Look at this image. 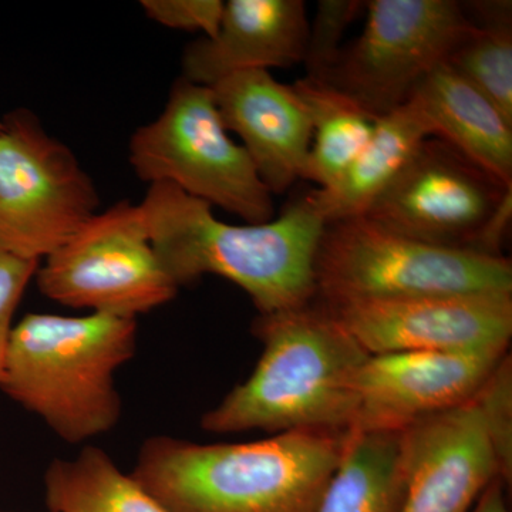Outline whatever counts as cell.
Instances as JSON below:
<instances>
[{
  "mask_svg": "<svg viewBox=\"0 0 512 512\" xmlns=\"http://www.w3.org/2000/svg\"><path fill=\"white\" fill-rule=\"evenodd\" d=\"M151 245L181 288L218 275L247 292L259 315L302 308L318 298L315 262L326 224L311 191L278 218L231 225L211 205L170 184H153L141 202Z\"/></svg>",
  "mask_w": 512,
  "mask_h": 512,
  "instance_id": "6da1fadb",
  "label": "cell"
},
{
  "mask_svg": "<svg viewBox=\"0 0 512 512\" xmlns=\"http://www.w3.org/2000/svg\"><path fill=\"white\" fill-rule=\"evenodd\" d=\"M346 433L295 430L218 444L151 437L131 477L168 512H316Z\"/></svg>",
  "mask_w": 512,
  "mask_h": 512,
  "instance_id": "7a4b0ae2",
  "label": "cell"
},
{
  "mask_svg": "<svg viewBox=\"0 0 512 512\" xmlns=\"http://www.w3.org/2000/svg\"><path fill=\"white\" fill-rule=\"evenodd\" d=\"M264 350L252 375L202 416L208 433L352 429L357 370L369 356L332 311L315 301L252 325Z\"/></svg>",
  "mask_w": 512,
  "mask_h": 512,
  "instance_id": "3957f363",
  "label": "cell"
},
{
  "mask_svg": "<svg viewBox=\"0 0 512 512\" xmlns=\"http://www.w3.org/2000/svg\"><path fill=\"white\" fill-rule=\"evenodd\" d=\"M136 348V319L29 313L10 333L0 389L63 441L84 443L119 423L114 372Z\"/></svg>",
  "mask_w": 512,
  "mask_h": 512,
  "instance_id": "277c9868",
  "label": "cell"
},
{
  "mask_svg": "<svg viewBox=\"0 0 512 512\" xmlns=\"http://www.w3.org/2000/svg\"><path fill=\"white\" fill-rule=\"evenodd\" d=\"M318 299L326 305L359 301L512 293L507 256L436 247L367 220L329 222L315 262Z\"/></svg>",
  "mask_w": 512,
  "mask_h": 512,
  "instance_id": "5b68a950",
  "label": "cell"
},
{
  "mask_svg": "<svg viewBox=\"0 0 512 512\" xmlns=\"http://www.w3.org/2000/svg\"><path fill=\"white\" fill-rule=\"evenodd\" d=\"M128 160L141 181L173 185L245 224L274 218V195L229 137L211 87L178 79L163 113L131 137Z\"/></svg>",
  "mask_w": 512,
  "mask_h": 512,
  "instance_id": "8992f818",
  "label": "cell"
},
{
  "mask_svg": "<svg viewBox=\"0 0 512 512\" xmlns=\"http://www.w3.org/2000/svg\"><path fill=\"white\" fill-rule=\"evenodd\" d=\"M0 126V248L40 262L99 212L92 177L28 109Z\"/></svg>",
  "mask_w": 512,
  "mask_h": 512,
  "instance_id": "52a82bcc",
  "label": "cell"
},
{
  "mask_svg": "<svg viewBox=\"0 0 512 512\" xmlns=\"http://www.w3.org/2000/svg\"><path fill=\"white\" fill-rule=\"evenodd\" d=\"M365 10L363 32L315 79L335 87L373 119L406 104L421 80L446 63L474 28L456 0H370Z\"/></svg>",
  "mask_w": 512,
  "mask_h": 512,
  "instance_id": "ba28073f",
  "label": "cell"
},
{
  "mask_svg": "<svg viewBox=\"0 0 512 512\" xmlns=\"http://www.w3.org/2000/svg\"><path fill=\"white\" fill-rule=\"evenodd\" d=\"M60 305L136 319L173 301L178 286L151 245L141 204L121 201L97 212L35 275Z\"/></svg>",
  "mask_w": 512,
  "mask_h": 512,
  "instance_id": "9c48e42d",
  "label": "cell"
},
{
  "mask_svg": "<svg viewBox=\"0 0 512 512\" xmlns=\"http://www.w3.org/2000/svg\"><path fill=\"white\" fill-rule=\"evenodd\" d=\"M511 192L512 185L430 137L362 217L426 244L478 252L484 228Z\"/></svg>",
  "mask_w": 512,
  "mask_h": 512,
  "instance_id": "30bf717a",
  "label": "cell"
},
{
  "mask_svg": "<svg viewBox=\"0 0 512 512\" xmlns=\"http://www.w3.org/2000/svg\"><path fill=\"white\" fill-rule=\"evenodd\" d=\"M326 306L367 355L507 352L511 342L512 293H454Z\"/></svg>",
  "mask_w": 512,
  "mask_h": 512,
  "instance_id": "8fae6325",
  "label": "cell"
},
{
  "mask_svg": "<svg viewBox=\"0 0 512 512\" xmlns=\"http://www.w3.org/2000/svg\"><path fill=\"white\" fill-rule=\"evenodd\" d=\"M406 495L400 512H470L497 478L510 484L512 451L498 439L480 392L402 431Z\"/></svg>",
  "mask_w": 512,
  "mask_h": 512,
  "instance_id": "7c38bea8",
  "label": "cell"
},
{
  "mask_svg": "<svg viewBox=\"0 0 512 512\" xmlns=\"http://www.w3.org/2000/svg\"><path fill=\"white\" fill-rule=\"evenodd\" d=\"M507 352L369 355L357 370L352 429L403 431L473 399Z\"/></svg>",
  "mask_w": 512,
  "mask_h": 512,
  "instance_id": "4fadbf2b",
  "label": "cell"
},
{
  "mask_svg": "<svg viewBox=\"0 0 512 512\" xmlns=\"http://www.w3.org/2000/svg\"><path fill=\"white\" fill-rule=\"evenodd\" d=\"M211 90L222 123L241 138L272 195L284 194L303 180L313 127L308 106L293 84L278 82L269 70H245Z\"/></svg>",
  "mask_w": 512,
  "mask_h": 512,
  "instance_id": "5bb4252c",
  "label": "cell"
},
{
  "mask_svg": "<svg viewBox=\"0 0 512 512\" xmlns=\"http://www.w3.org/2000/svg\"><path fill=\"white\" fill-rule=\"evenodd\" d=\"M309 19L302 0H228L220 29L185 47L183 79L201 86L245 70L303 64Z\"/></svg>",
  "mask_w": 512,
  "mask_h": 512,
  "instance_id": "9a60e30c",
  "label": "cell"
},
{
  "mask_svg": "<svg viewBox=\"0 0 512 512\" xmlns=\"http://www.w3.org/2000/svg\"><path fill=\"white\" fill-rule=\"evenodd\" d=\"M441 138L505 185H512V124L491 101L448 64L437 66L414 89Z\"/></svg>",
  "mask_w": 512,
  "mask_h": 512,
  "instance_id": "2e32d148",
  "label": "cell"
},
{
  "mask_svg": "<svg viewBox=\"0 0 512 512\" xmlns=\"http://www.w3.org/2000/svg\"><path fill=\"white\" fill-rule=\"evenodd\" d=\"M430 137H434L433 124L416 100L376 119L365 150L338 183L311 190L325 221L329 224L365 215Z\"/></svg>",
  "mask_w": 512,
  "mask_h": 512,
  "instance_id": "e0dca14e",
  "label": "cell"
},
{
  "mask_svg": "<svg viewBox=\"0 0 512 512\" xmlns=\"http://www.w3.org/2000/svg\"><path fill=\"white\" fill-rule=\"evenodd\" d=\"M404 495L402 431L349 429L316 512H400Z\"/></svg>",
  "mask_w": 512,
  "mask_h": 512,
  "instance_id": "ac0fdd59",
  "label": "cell"
},
{
  "mask_svg": "<svg viewBox=\"0 0 512 512\" xmlns=\"http://www.w3.org/2000/svg\"><path fill=\"white\" fill-rule=\"evenodd\" d=\"M293 87L308 106L313 127L303 180L316 184L319 190L332 187L365 150L376 119L335 87L315 77H303Z\"/></svg>",
  "mask_w": 512,
  "mask_h": 512,
  "instance_id": "d6986e66",
  "label": "cell"
},
{
  "mask_svg": "<svg viewBox=\"0 0 512 512\" xmlns=\"http://www.w3.org/2000/svg\"><path fill=\"white\" fill-rule=\"evenodd\" d=\"M50 512H168L101 448L55 460L45 474Z\"/></svg>",
  "mask_w": 512,
  "mask_h": 512,
  "instance_id": "ffe728a7",
  "label": "cell"
},
{
  "mask_svg": "<svg viewBox=\"0 0 512 512\" xmlns=\"http://www.w3.org/2000/svg\"><path fill=\"white\" fill-rule=\"evenodd\" d=\"M446 64L512 124V25H474Z\"/></svg>",
  "mask_w": 512,
  "mask_h": 512,
  "instance_id": "44dd1931",
  "label": "cell"
},
{
  "mask_svg": "<svg viewBox=\"0 0 512 512\" xmlns=\"http://www.w3.org/2000/svg\"><path fill=\"white\" fill-rule=\"evenodd\" d=\"M359 0H320L313 22H309L306 46V76L319 77L332 66L342 50L343 37L365 10Z\"/></svg>",
  "mask_w": 512,
  "mask_h": 512,
  "instance_id": "7402d4cb",
  "label": "cell"
},
{
  "mask_svg": "<svg viewBox=\"0 0 512 512\" xmlns=\"http://www.w3.org/2000/svg\"><path fill=\"white\" fill-rule=\"evenodd\" d=\"M224 3L221 0H143L140 5L158 25L214 37L220 29Z\"/></svg>",
  "mask_w": 512,
  "mask_h": 512,
  "instance_id": "603a6c76",
  "label": "cell"
},
{
  "mask_svg": "<svg viewBox=\"0 0 512 512\" xmlns=\"http://www.w3.org/2000/svg\"><path fill=\"white\" fill-rule=\"evenodd\" d=\"M39 265L40 262L19 258L0 248V380L16 309Z\"/></svg>",
  "mask_w": 512,
  "mask_h": 512,
  "instance_id": "cb8c5ba5",
  "label": "cell"
},
{
  "mask_svg": "<svg viewBox=\"0 0 512 512\" xmlns=\"http://www.w3.org/2000/svg\"><path fill=\"white\" fill-rule=\"evenodd\" d=\"M505 484L508 483H505L503 478L494 480L485 488L471 512H510L505 497Z\"/></svg>",
  "mask_w": 512,
  "mask_h": 512,
  "instance_id": "d4e9b609",
  "label": "cell"
},
{
  "mask_svg": "<svg viewBox=\"0 0 512 512\" xmlns=\"http://www.w3.org/2000/svg\"><path fill=\"white\" fill-rule=\"evenodd\" d=\"M0 126H2V120H0Z\"/></svg>",
  "mask_w": 512,
  "mask_h": 512,
  "instance_id": "484cf974",
  "label": "cell"
}]
</instances>
